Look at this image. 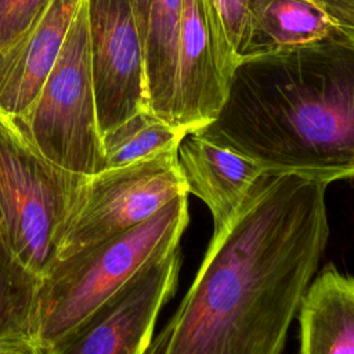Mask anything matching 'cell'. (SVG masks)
<instances>
[{
    "instance_id": "obj_13",
    "label": "cell",
    "mask_w": 354,
    "mask_h": 354,
    "mask_svg": "<svg viewBox=\"0 0 354 354\" xmlns=\"http://www.w3.org/2000/svg\"><path fill=\"white\" fill-rule=\"evenodd\" d=\"M250 37L241 58L307 44L342 29L301 0H250Z\"/></svg>"
},
{
    "instance_id": "obj_19",
    "label": "cell",
    "mask_w": 354,
    "mask_h": 354,
    "mask_svg": "<svg viewBox=\"0 0 354 354\" xmlns=\"http://www.w3.org/2000/svg\"><path fill=\"white\" fill-rule=\"evenodd\" d=\"M326 15H329L342 29L354 33V0H301Z\"/></svg>"
},
{
    "instance_id": "obj_14",
    "label": "cell",
    "mask_w": 354,
    "mask_h": 354,
    "mask_svg": "<svg viewBox=\"0 0 354 354\" xmlns=\"http://www.w3.org/2000/svg\"><path fill=\"white\" fill-rule=\"evenodd\" d=\"M183 7L184 0H152L144 37L148 109L169 124L176 95Z\"/></svg>"
},
{
    "instance_id": "obj_20",
    "label": "cell",
    "mask_w": 354,
    "mask_h": 354,
    "mask_svg": "<svg viewBox=\"0 0 354 354\" xmlns=\"http://www.w3.org/2000/svg\"><path fill=\"white\" fill-rule=\"evenodd\" d=\"M0 354H39V351L29 339H10L0 340Z\"/></svg>"
},
{
    "instance_id": "obj_17",
    "label": "cell",
    "mask_w": 354,
    "mask_h": 354,
    "mask_svg": "<svg viewBox=\"0 0 354 354\" xmlns=\"http://www.w3.org/2000/svg\"><path fill=\"white\" fill-rule=\"evenodd\" d=\"M214 37L217 68L225 84L250 37V0H206Z\"/></svg>"
},
{
    "instance_id": "obj_5",
    "label": "cell",
    "mask_w": 354,
    "mask_h": 354,
    "mask_svg": "<svg viewBox=\"0 0 354 354\" xmlns=\"http://www.w3.org/2000/svg\"><path fill=\"white\" fill-rule=\"evenodd\" d=\"M53 163L93 176L104 170L88 36V3L82 0L61 53L36 101L14 119Z\"/></svg>"
},
{
    "instance_id": "obj_4",
    "label": "cell",
    "mask_w": 354,
    "mask_h": 354,
    "mask_svg": "<svg viewBox=\"0 0 354 354\" xmlns=\"http://www.w3.org/2000/svg\"><path fill=\"white\" fill-rule=\"evenodd\" d=\"M87 178L48 160L0 112V238L40 279L58 256Z\"/></svg>"
},
{
    "instance_id": "obj_2",
    "label": "cell",
    "mask_w": 354,
    "mask_h": 354,
    "mask_svg": "<svg viewBox=\"0 0 354 354\" xmlns=\"http://www.w3.org/2000/svg\"><path fill=\"white\" fill-rule=\"evenodd\" d=\"M194 133L267 174L354 178V33L241 58L216 119Z\"/></svg>"
},
{
    "instance_id": "obj_6",
    "label": "cell",
    "mask_w": 354,
    "mask_h": 354,
    "mask_svg": "<svg viewBox=\"0 0 354 354\" xmlns=\"http://www.w3.org/2000/svg\"><path fill=\"white\" fill-rule=\"evenodd\" d=\"M181 195L177 148L88 176L55 260L137 227Z\"/></svg>"
},
{
    "instance_id": "obj_1",
    "label": "cell",
    "mask_w": 354,
    "mask_h": 354,
    "mask_svg": "<svg viewBox=\"0 0 354 354\" xmlns=\"http://www.w3.org/2000/svg\"><path fill=\"white\" fill-rule=\"evenodd\" d=\"M326 185L263 173L144 354H281L328 243Z\"/></svg>"
},
{
    "instance_id": "obj_21",
    "label": "cell",
    "mask_w": 354,
    "mask_h": 354,
    "mask_svg": "<svg viewBox=\"0 0 354 354\" xmlns=\"http://www.w3.org/2000/svg\"><path fill=\"white\" fill-rule=\"evenodd\" d=\"M151 3H152V0H130L136 22H137L140 35L142 37V43H144V37H145V30H147V22H148V14H149V8H151Z\"/></svg>"
},
{
    "instance_id": "obj_9",
    "label": "cell",
    "mask_w": 354,
    "mask_h": 354,
    "mask_svg": "<svg viewBox=\"0 0 354 354\" xmlns=\"http://www.w3.org/2000/svg\"><path fill=\"white\" fill-rule=\"evenodd\" d=\"M225 94L206 0H184L171 124L187 134L205 127L216 119Z\"/></svg>"
},
{
    "instance_id": "obj_16",
    "label": "cell",
    "mask_w": 354,
    "mask_h": 354,
    "mask_svg": "<svg viewBox=\"0 0 354 354\" xmlns=\"http://www.w3.org/2000/svg\"><path fill=\"white\" fill-rule=\"evenodd\" d=\"M40 281L15 259L0 238V340H30Z\"/></svg>"
},
{
    "instance_id": "obj_8",
    "label": "cell",
    "mask_w": 354,
    "mask_h": 354,
    "mask_svg": "<svg viewBox=\"0 0 354 354\" xmlns=\"http://www.w3.org/2000/svg\"><path fill=\"white\" fill-rule=\"evenodd\" d=\"M91 75L101 136L148 109L144 43L130 0H87Z\"/></svg>"
},
{
    "instance_id": "obj_3",
    "label": "cell",
    "mask_w": 354,
    "mask_h": 354,
    "mask_svg": "<svg viewBox=\"0 0 354 354\" xmlns=\"http://www.w3.org/2000/svg\"><path fill=\"white\" fill-rule=\"evenodd\" d=\"M188 220L187 195H181L137 227L55 260L36 295L30 330L36 348L53 346L149 260L177 248Z\"/></svg>"
},
{
    "instance_id": "obj_11",
    "label": "cell",
    "mask_w": 354,
    "mask_h": 354,
    "mask_svg": "<svg viewBox=\"0 0 354 354\" xmlns=\"http://www.w3.org/2000/svg\"><path fill=\"white\" fill-rule=\"evenodd\" d=\"M177 162L187 194L198 196L209 207L214 232L231 221L252 185L263 174L252 160L196 133L183 137L177 148Z\"/></svg>"
},
{
    "instance_id": "obj_18",
    "label": "cell",
    "mask_w": 354,
    "mask_h": 354,
    "mask_svg": "<svg viewBox=\"0 0 354 354\" xmlns=\"http://www.w3.org/2000/svg\"><path fill=\"white\" fill-rule=\"evenodd\" d=\"M51 0H0V50L25 32Z\"/></svg>"
},
{
    "instance_id": "obj_15",
    "label": "cell",
    "mask_w": 354,
    "mask_h": 354,
    "mask_svg": "<svg viewBox=\"0 0 354 354\" xmlns=\"http://www.w3.org/2000/svg\"><path fill=\"white\" fill-rule=\"evenodd\" d=\"M185 134L149 109L141 111L101 136L104 170L122 167L178 148Z\"/></svg>"
},
{
    "instance_id": "obj_10",
    "label": "cell",
    "mask_w": 354,
    "mask_h": 354,
    "mask_svg": "<svg viewBox=\"0 0 354 354\" xmlns=\"http://www.w3.org/2000/svg\"><path fill=\"white\" fill-rule=\"evenodd\" d=\"M82 0H51L43 14L0 50V112L21 119L36 101Z\"/></svg>"
},
{
    "instance_id": "obj_12",
    "label": "cell",
    "mask_w": 354,
    "mask_h": 354,
    "mask_svg": "<svg viewBox=\"0 0 354 354\" xmlns=\"http://www.w3.org/2000/svg\"><path fill=\"white\" fill-rule=\"evenodd\" d=\"M300 354H354V277L332 264L311 279L300 308Z\"/></svg>"
},
{
    "instance_id": "obj_7",
    "label": "cell",
    "mask_w": 354,
    "mask_h": 354,
    "mask_svg": "<svg viewBox=\"0 0 354 354\" xmlns=\"http://www.w3.org/2000/svg\"><path fill=\"white\" fill-rule=\"evenodd\" d=\"M180 266L178 246L158 254L71 332L37 350L39 354H144L160 308L176 292Z\"/></svg>"
}]
</instances>
